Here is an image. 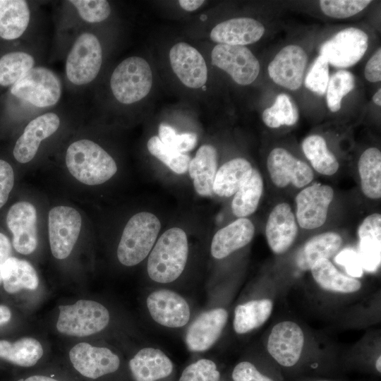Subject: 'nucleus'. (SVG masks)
<instances>
[{
	"mask_svg": "<svg viewBox=\"0 0 381 381\" xmlns=\"http://www.w3.org/2000/svg\"><path fill=\"white\" fill-rule=\"evenodd\" d=\"M65 161L70 174L86 185L105 183L117 171L113 157L99 145L88 139H80L70 144Z\"/></svg>",
	"mask_w": 381,
	"mask_h": 381,
	"instance_id": "1",
	"label": "nucleus"
},
{
	"mask_svg": "<svg viewBox=\"0 0 381 381\" xmlns=\"http://www.w3.org/2000/svg\"><path fill=\"white\" fill-rule=\"evenodd\" d=\"M188 255L186 232L179 227L167 229L150 253L147 265L150 278L162 284L175 281L183 272Z\"/></svg>",
	"mask_w": 381,
	"mask_h": 381,
	"instance_id": "2",
	"label": "nucleus"
},
{
	"mask_svg": "<svg viewBox=\"0 0 381 381\" xmlns=\"http://www.w3.org/2000/svg\"><path fill=\"white\" fill-rule=\"evenodd\" d=\"M109 322V311L103 304L94 300L79 299L59 306L55 327L64 336L85 338L101 332Z\"/></svg>",
	"mask_w": 381,
	"mask_h": 381,
	"instance_id": "3",
	"label": "nucleus"
},
{
	"mask_svg": "<svg viewBox=\"0 0 381 381\" xmlns=\"http://www.w3.org/2000/svg\"><path fill=\"white\" fill-rule=\"evenodd\" d=\"M160 229L159 219L151 212H140L132 216L117 247L120 263L132 267L141 262L152 250Z\"/></svg>",
	"mask_w": 381,
	"mask_h": 381,
	"instance_id": "4",
	"label": "nucleus"
},
{
	"mask_svg": "<svg viewBox=\"0 0 381 381\" xmlns=\"http://www.w3.org/2000/svg\"><path fill=\"white\" fill-rule=\"evenodd\" d=\"M67 359L66 368L81 381H101L116 373L121 365L119 356L110 349L86 341L73 345Z\"/></svg>",
	"mask_w": 381,
	"mask_h": 381,
	"instance_id": "5",
	"label": "nucleus"
},
{
	"mask_svg": "<svg viewBox=\"0 0 381 381\" xmlns=\"http://www.w3.org/2000/svg\"><path fill=\"white\" fill-rule=\"evenodd\" d=\"M152 85V73L147 61L139 56L123 60L114 70L110 87L116 99L131 104L145 97Z\"/></svg>",
	"mask_w": 381,
	"mask_h": 381,
	"instance_id": "6",
	"label": "nucleus"
},
{
	"mask_svg": "<svg viewBox=\"0 0 381 381\" xmlns=\"http://www.w3.org/2000/svg\"><path fill=\"white\" fill-rule=\"evenodd\" d=\"M102 64L99 40L91 32L80 34L74 42L66 61V75L70 83L81 86L97 76Z\"/></svg>",
	"mask_w": 381,
	"mask_h": 381,
	"instance_id": "7",
	"label": "nucleus"
},
{
	"mask_svg": "<svg viewBox=\"0 0 381 381\" xmlns=\"http://www.w3.org/2000/svg\"><path fill=\"white\" fill-rule=\"evenodd\" d=\"M61 92L58 75L43 66H35L11 87L13 95L38 108L55 105Z\"/></svg>",
	"mask_w": 381,
	"mask_h": 381,
	"instance_id": "8",
	"label": "nucleus"
},
{
	"mask_svg": "<svg viewBox=\"0 0 381 381\" xmlns=\"http://www.w3.org/2000/svg\"><path fill=\"white\" fill-rule=\"evenodd\" d=\"M49 239L52 255L64 260L71 253L82 226L80 214L69 206H56L49 212Z\"/></svg>",
	"mask_w": 381,
	"mask_h": 381,
	"instance_id": "9",
	"label": "nucleus"
},
{
	"mask_svg": "<svg viewBox=\"0 0 381 381\" xmlns=\"http://www.w3.org/2000/svg\"><path fill=\"white\" fill-rule=\"evenodd\" d=\"M304 344L305 335L300 325L284 320L272 328L267 341V350L279 365L289 368L299 362Z\"/></svg>",
	"mask_w": 381,
	"mask_h": 381,
	"instance_id": "10",
	"label": "nucleus"
},
{
	"mask_svg": "<svg viewBox=\"0 0 381 381\" xmlns=\"http://www.w3.org/2000/svg\"><path fill=\"white\" fill-rule=\"evenodd\" d=\"M368 42V35L363 30L348 28L325 42L320 48V55L334 67L349 68L363 56Z\"/></svg>",
	"mask_w": 381,
	"mask_h": 381,
	"instance_id": "11",
	"label": "nucleus"
},
{
	"mask_svg": "<svg viewBox=\"0 0 381 381\" xmlns=\"http://www.w3.org/2000/svg\"><path fill=\"white\" fill-rule=\"evenodd\" d=\"M212 64L226 72L238 84L247 85L257 78L260 64L245 46L218 44L211 54Z\"/></svg>",
	"mask_w": 381,
	"mask_h": 381,
	"instance_id": "12",
	"label": "nucleus"
},
{
	"mask_svg": "<svg viewBox=\"0 0 381 381\" xmlns=\"http://www.w3.org/2000/svg\"><path fill=\"white\" fill-rule=\"evenodd\" d=\"M333 198L334 190L327 185L314 183L301 190L295 199L299 226L306 229L321 226L327 219Z\"/></svg>",
	"mask_w": 381,
	"mask_h": 381,
	"instance_id": "13",
	"label": "nucleus"
},
{
	"mask_svg": "<svg viewBox=\"0 0 381 381\" xmlns=\"http://www.w3.org/2000/svg\"><path fill=\"white\" fill-rule=\"evenodd\" d=\"M267 167L272 183L279 188H284L291 183L301 188L309 184L314 177L313 171L307 163L282 147L270 152Z\"/></svg>",
	"mask_w": 381,
	"mask_h": 381,
	"instance_id": "14",
	"label": "nucleus"
},
{
	"mask_svg": "<svg viewBox=\"0 0 381 381\" xmlns=\"http://www.w3.org/2000/svg\"><path fill=\"white\" fill-rule=\"evenodd\" d=\"M6 224L12 233V245L22 255L32 253L37 246V211L32 204L23 201L9 209Z\"/></svg>",
	"mask_w": 381,
	"mask_h": 381,
	"instance_id": "15",
	"label": "nucleus"
},
{
	"mask_svg": "<svg viewBox=\"0 0 381 381\" xmlns=\"http://www.w3.org/2000/svg\"><path fill=\"white\" fill-rule=\"evenodd\" d=\"M308 56L297 45L282 48L268 66L270 77L277 85L296 90L301 87Z\"/></svg>",
	"mask_w": 381,
	"mask_h": 381,
	"instance_id": "16",
	"label": "nucleus"
},
{
	"mask_svg": "<svg viewBox=\"0 0 381 381\" xmlns=\"http://www.w3.org/2000/svg\"><path fill=\"white\" fill-rule=\"evenodd\" d=\"M146 303L151 317L161 325L177 328L184 326L189 320V306L175 291L168 289L155 291L148 296Z\"/></svg>",
	"mask_w": 381,
	"mask_h": 381,
	"instance_id": "17",
	"label": "nucleus"
},
{
	"mask_svg": "<svg viewBox=\"0 0 381 381\" xmlns=\"http://www.w3.org/2000/svg\"><path fill=\"white\" fill-rule=\"evenodd\" d=\"M169 61L174 73L190 88L202 87L207 80V68L201 54L186 42H179L169 51Z\"/></svg>",
	"mask_w": 381,
	"mask_h": 381,
	"instance_id": "18",
	"label": "nucleus"
},
{
	"mask_svg": "<svg viewBox=\"0 0 381 381\" xmlns=\"http://www.w3.org/2000/svg\"><path fill=\"white\" fill-rule=\"evenodd\" d=\"M60 118L54 112H47L31 120L17 140L13 154L20 163H28L36 155L41 143L59 128Z\"/></svg>",
	"mask_w": 381,
	"mask_h": 381,
	"instance_id": "19",
	"label": "nucleus"
},
{
	"mask_svg": "<svg viewBox=\"0 0 381 381\" xmlns=\"http://www.w3.org/2000/svg\"><path fill=\"white\" fill-rule=\"evenodd\" d=\"M228 319L224 308L212 309L200 314L187 329L185 341L189 351L209 349L220 337Z\"/></svg>",
	"mask_w": 381,
	"mask_h": 381,
	"instance_id": "20",
	"label": "nucleus"
},
{
	"mask_svg": "<svg viewBox=\"0 0 381 381\" xmlns=\"http://www.w3.org/2000/svg\"><path fill=\"white\" fill-rule=\"evenodd\" d=\"M298 231L290 205L286 202L277 205L270 213L265 226V236L272 251L277 255L284 253L294 243Z\"/></svg>",
	"mask_w": 381,
	"mask_h": 381,
	"instance_id": "21",
	"label": "nucleus"
},
{
	"mask_svg": "<svg viewBox=\"0 0 381 381\" xmlns=\"http://www.w3.org/2000/svg\"><path fill=\"white\" fill-rule=\"evenodd\" d=\"M45 356L42 343L33 337L0 339V362L24 369L40 367Z\"/></svg>",
	"mask_w": 381,
	"mask_h": 381,
	"instance_id": "22",
	"label": "nucleus"
},
{
	"mask_svg": "<svg viewBox=\"0 0 381 381\" xmlns=\"http://www.w3.org/2000/svg\"><path fill=\"white\" fill-rule=\"evenodd\" d=\"M265 28L250 18H236L223 21L213 28L210 38L218 44L244 46L258 41Z\"/></svg>",
	"mask_w": 381,
	"mask_h": 381,
	"instance_id": "23",
	"label": "nucleus"
},
{
	"mask_svg": "<svg viewBox=\"0 0 381 381\" xmlns=\"http://www.w3.org/2000/svg\"><path fill=\"white\" fill-rule=\"evenodd\" d=\"M255 227L247 218H238L218 230L211 243V254L216 259H222L246 246L253 239Z\"/></svg>",
	"mask_w": 381,
	"mask_h": 381,
	"instance_id": "24",
	"label": "nucleus"
},
{
	"mask_svg": "<svg viewBox=\"0 0 381 381\" xmlns=\"http://www.w3.org/2000/svg\"><path fill=\"white\" fill-rule=\"evenodd\" d=\"M4 292L16 296L35 292L40 279L34 267L27 260L10 257L1 270V284Z\"/></svg>",
	"mask_w": 381,
	"mask_h": 381,
	"instance_id": "25",
	"label": "nucleus"
},
{
	"mask_svg": "<svg viewBox=\"0 0 381 381\" xmlns=\"http://www.w3.org/2000/svg\"><path fill=\"white\" fill-rule=\"evenodd\" d=\"M128 367L134 381H156L169 376L173 370L167 355L150 347L140 349L129 361Z\"/></svg>",
	"mask_w": 381,
	"mask_h": 381,
	"instance_id": "26",
	"label": "nucleus"
},
{
	"mask_svg": "<svg viewBox=\"0 0 381 381\" xmlns=\"http://www.w3.org/2000/svg\"><path fill=\"white\" fill-rule=\"evenodd\" d=\"M195 192L204 197L214 194L213 183L217 171V152L210 145L199 147L188 169Z\"/></svg>",
	"mask_w": 381,
	"mask_h": 381,
	"instance_id": "27",
	"label": "nucleus"
},
{
	"mask_svg": "<svg viewBox=\"0 0 381 381\" xmlns=\"http://www.w3.org/2000/svg\"><path fill=\"white\" fill-rule=\"evenodd\" d=\"M342 243V238L336 232L327 231L318 234L299 249L295 258L296 265L302 271L309 270L318 260L334 256Z\"/></svg>",
	"mask_w": 381,
	"mask_h": 381,
	"instance_id": "28",
	"label": "nucleus"
},
{
	"mask_svg": "<svg viewBox=\"0 0 381 381\" xmlns=\"http://www.w3.org/2000/svg\"><path fill=\"white\" fill-rule=\"evenodd\" d=\"M253 168L246 159L238 157L222 164L216 173L213 192L220 197H231L248 181Z\"/></svg>",
	"mask_w": 381,
	"mask_h": 381,
	"instance_id": "29",
	"label": "nucleus"
},
{
	"mask_svg": "<svg viewBox=\"0 0 381 381\" xmlns=\"http://www.w3.org/2000/svg\"><path fill=\"white\" fill-rule=\"evenodd\" d=\"M310 270L316 284L327 291L352 294L362 287L358 279L340 272L329 259L318 260Z\"/></svg>",
	"mask_w": 381,
	"mask_h": 381,
	"instance_id": "30",
	"label": "nucleus"
},
{
	"mask_svg": "<svg viewBox=\"0 0 381 381\" xmlns=\"http://www.w3.org/2000/svg\"><path fill=\"white\" fill-rule=\"evenodd\" d=\"M30 20V10L24 0H0V37L12 40L26 30Z\"/></svg>",
	"mask_w": 381,
	"mask_h": 381,
	"instance_id": "31",
	"label": "nucleus"
},
{
	"mask_svg": "<svg viewBox=\"0 0 381 381\" xmlns=\"http://www.w3.org/2000/svg\"><path fill=\"white\" fill-rule=\"evenodd\" d=\"M272 309L273 303L269 298L252 300L238 305L234 310V331L243 334L260 327L271 316Z\"/></svg>",
	"mask_w": 381,
	"mask_h": 381,
	"instance_id": "32",
	"label": "nucleus"
},
{
	"mask_svg": "<svg viewBox=\"0 0 381 381\" xmlns=\"http://www.w3.org/2000/svg\"><path fill=\"white\" fill-rule=\"evenodd\" d=\"M361 187L363 194L370 199L381 197V152L376 147L365 150L358 164Z\"/></svg>",
	"mask_w": 381,
	"mask_h": 381,
	"instance_id": "33",
	"label": "nucleus"
},
{
	"mask_svg": "<svg viewBox=\"0 0 381 381\" xmlns=\"http://www.w3.org/2000/svg\"><path fill=\"white\" fill-rule=\"evenodd\" d=\"M263 180L255 169L248 181L234 194L231 207L233 214L245 218L257 210L263 192Z\"/></svg>",
	"mask_w": 381,
	"mask_h": 381,
	"instance_id": "34",
	"label": "nucleus"
},
{
	"mask_svg": "<svg viewBox=\"0 0 381 381\" xmlns=\"http://www.w3.org/2000/svg\"><path fill=\"white\" fill-rule=\"evenodd\" d=\"M302 149L317 172L331 176L337 171L339 162L334 155L329 150L327 143L322 136H308L302 143Z\"/></svg>",
	"mask_w": 381,
	"mask_h": 381,
	"instance_id": "35",
	"label": "nucleus"
},
{
	"mask_svg": "<svg viewBox=\"0 0 381 381\" xmlns=\"http://www.w3.org/2000/svg\"><path fill=\"white\" fill-rule=\"evenodd\" d=\"M34 57L24 52H13L0 58V85H13L35 67Z\"/></svg>",
	"mask_w": 381,
	"mask_h": 381,
	"instance_id": "36",
	"label": "nucleus"
},
{
	"mask_svg": "<svg viewBox=\"0 0 381 381\" xmlns=\"http://www.w3.org/2000/svg\"><path fill=\"white\" fill-rule=\"evenodd\" d=\"M297 107L289 95L282 93L277 95L273 105L264 110L262 116L264 123L272 128L281 126H293L298 120Z\"/></svg>",
	"mask_w": 381,
	"mask_h": 381,
	"instance_id": "37",
	"label": "nucleus"
},
{
	"mask_svg": "<svg viewBox=\"0 0 381 381\" xmlns=\"http://www.w3.org/2000/svg\"><path fill=\"white\" fill-rule=\"evenodd\" d=\"M147 147L151 155L176 174H183L188 171L190 157L166 146L158 136L151 137L147 141Z\"/></svg>",
	"mask_w": 381,
	"mask_h": 381,
	"instance_id": "38",
	"label": "nucleus"
},
{
	"mask_svg": "<svg viewBox=\"0 0 381 381\" xmlns=\"http://www.w3.org/2000/svg\"><path fill=\"white\" fill-rule=\"evenodd\" d=\"M354 87L355 78L351 72L340 70L332 75L329 79L326 90V101L329 110L332 112L339 111L342 98Z\"/></svg>",
	"mask_w": 381,
	"mask_h": 381,
	"instance_id": "39",
	"label": "nucleus"
},
{
	"mask_svg": "<svg viewBox=\"0 0 381 381\" xmlns=\"http://www.w3.org/2000/svg\"><path fill=\"white\" fill-rule=\"evenodd\" d=\"M68 2L75 7L80 17L90 23L104 21L111 13L109 3L105 0H71Z\"/></svg>",
	"mask_w": 381,
	"mask_h": 381,
	"instance_id": "40",
	"label": "nucleus"
},
{
	"mask_svg": "<svg viewBox=\"0 0 381 381\" xmlns=\"http://www.w3.org/2000/svg\"><path fill=\"white\" fill-rule=\"evenodd\" d=\"M158 138L166 146L181 153L193 150L197 145L198 138L194 133L176 134L170 126L161 123L158 129Z\"/></svg>",
	"mask_w": 381,
	"mask_h": 381,
	"instance_id": "41",
	"label": "nucleus"
},
{
	"mask_svg": "<svg viewBox=\"0 0 381 381\" xmlns=\"http://www.w3.org/2000/svg\"><path fill=\"white\" fill-rule=\"evenodd\" d=\"M370 3V0H322L320 5L326 16L346 18L359 13Z\"/></svg>",
	"mask_w": 381,
	"mask_h": 381,
	"instance_id": "42",
	"label": "nucleus"
},
{
	"mask_svg": "<svg viewBox=\"0 0 381 381\" xmlns=\"http://www.w3.org/2000/svg\"><path fill=\"white\" fill-rule=\"evenodd\" d=\"M329 63L319 55L313 61L305 78V86L319 95L326 92L329 82Z\"/></svg>",
	"mask_w": 381,
	"mask_h": 381,
	"instance_id": "43",
	"label": "nucleus"
},
{
	"mask_svg": "<svg viewBox=\"0 0 381 381\" xmlns=\"http://www.w3.org/2000/svg\"><path fill=\"white\" fill-rule=\"evenodd\" d=\"M219 378L216 364L209 359H200L187 366L179 381H219Z\"/></svg>",
	"mask_w": 381,
	"mask_h": 381,
	"instance_id": "44",
	"label": "nucleus"
},
{
	"mask_svg": "<svg viewBox=\"0 0 381 381\" xmlns=\"http://www.w3.org/2000/svg\"><path fill=\"white\" fill-rule=\"evenodd\" d=\"M18 381H81L67 368H35L23 375Z\"/></svg>",
	"mask_w": 381,
	"mask_h": 381,
	"instance_id": "45",
	"label": "nucleus"
},
{
	"mask_svg": "<svg viewBox=\"0 0 381 381\" xmlns=\"http://www.w3.org/2000/svg\"><path fill=\"white\" fill-rule=\"evenodd\" d=\"M234 381H277L276 378L259 370L249 361H241L232 371Z\"/></svg>",
	"mask_w": 381,
	"mask_h": 381,
	"instance_id": "46",
	"label": "nucleus"
},
{
	"mask_svg": "<svg viewBox=\"0 0 381 381\" xmlns=\"http://www.w3.org/2000/svg\"><path fill=\"white\" fill-rule=\"evenodd\" d=\"M14 184L12 167L5 160L0 159V208L6 202Z\"/></svg>",
	"mask_w": 381,
	"mask_h": 381,
	"instance_id": "47",
	"label": "nucleus"
},
{
	"mask_svg": "<svg viewBox=\"0 0 381 381\" xmlns=\"http://www.w3.org/2000/svg\"><path fill=\"white\" fill-rule=\"evenodd\" d=\"M365 78L373 83L381 80V49H379L369 59L365 67Z\"/></svg>",
	"mask_w": 381,
	"mask_h": 381,
	"instance_id": "48",
	"label": "nucleus"
},
{
	"mask_svg": "<svg viewBox=\"0 0 381 381\" xmlns=\"http://www.w3.org/2000/svg\"><path fill=\"white\" fill-rule=\"evenodd\" d=\"M12 246L8 238L0 233V285L1 284V270L5 262L12 255Z\"/></svg>",
	"mask_w": 381,
	"mask_h": 381,
	"instance_id": "49",
	"label": "nucleus"
},
{
	"mask_svg": "<svg viewBox=\"0 0 381 381\" xmlns=\"http://www.w3.org/2000/svg\"><path fill=\"white\" fill-rule=\"evenodd\" d=\"M13 313L9 306L0 304V327L4 326L11 322Z\"/></svg>",
	"mask_w": 381,
	"mask_h": 381,
	"instance_id": "50",
	"label": "nucleus"
},
{
	"mask_svg": "<svg viewBox=\"0 0 381 381\" xmlns=\"http://www.w3.org/2000/svg\"><path fill=\"white\" fill-rule=\"evenodd\" d=\"M205 2L202 0H180V6L187 11H193L198 9Z\"/></svg>",
	"mask_w": 381,
	"mask_h": 381,
	"instance_id": "51",
	"label": "nucleus"
},
{
	"mask_svg": "<svg viewBox=\"0 0 381 381\" xmlns=\"http://www.w3.org/2000/svg\"><path fill=\"white\" fill-rule=\"evenodd\" d=\"M374 103L378 106H381V89L379 88L375 93L373 97Z\"/></svg>",
	"mask_w": 381,
	"mask_h": 381,
	"instance_id": "52",
	"label": "nucleus"
},
{
	"mask_svg": "<svg viewBox=\"0 0 381 381\" xmlns=\"http://www.w3.org/2000/svg\"><path fill=\"white\" fill-rule=\"evenodd\" d=\"M375 367L377 372L380 373H381V356H379L377 358L375 361Z\"/></svg>",
	"mask_w": 381,
	"mask_h": 381,
	"instance_id": "53",
	"label": "nucleus"
},
{
	"mask_svg": "<svg viewBox=\"0 0 381 381\" xmlns=\"http://www.w3.org/2000/svg\"><path fill=\"white\" fill-rule=\"evenodd\" d=\"M312 381H334V380H312Z\"/></svg>",
	"mask_w": 381,
	"mask_h": 381,
	"instance_id": "54",
	"label": "nucleus"
}]
</instances>
